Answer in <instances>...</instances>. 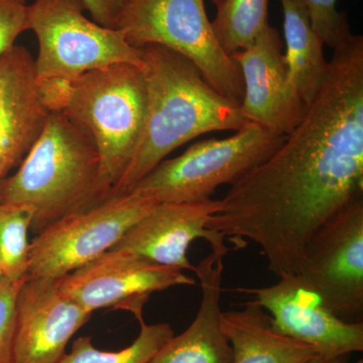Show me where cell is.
Listing matches in <instances>:
<instances>
[{"instance_id": "obj_2", "label": "cell", "mask_w": 363, "mask_h": 363, "mask_svg": "<svg viewBox=\"0 0 363 363\" xmlns=\"http://www.w3.org/2000/svg\"><path fill=\"white\" fill-rule=\"evenodd\" d=\"M147 108L135 155L111 195L130 192L172 152L197 136L238 131L250 121L178 52L157 45L142 48Z\"/></svg>"}, {"instance_id": "obj_18", "label": "cell", "mask_w": 363, "mask_h": 363, "mask_svg": "<svg viewBox=\"0 0 363 363\" xmlns=\"http://www.w3.org/2000/svg\"><path fill=\"white\" fill-rule=\"evenodd\" d=\"M284 14L285 55L291 81L308 107L323 84L328 70L324 43L315 32L303 0H279Z\"/></svg>"}, {"instance_id": "obj_17", "label": "cell", "mask_w": 363, "mask_h": 363, "mask_svg": "<svg viewBox=\"0 0 363 363\" xmlns=\"http://www.w3.org/2000/svg\"><path fill=\"white\" fill-rule=\"evenodd\" d=\"M221 327L233 347V363H307L318 355L311 345L279 333L271 315L253 300L222 312Z\"/></svg>"}, {"instance_id": "obj_24", "label": "cell", "mask_w": 363, "mask_h": 363, "mask_svg": "<svg viewBox=\"0 0 363 363\" xmlns=\"http://www.w3.org/2000/svg\"><path fill=\"white\" fill-rule=\"evenodd\" d=\"M28 13L26 0H0V58L28 30Z\"/></svg>"}, {"instance_id": "obj_21", "label": "cell", "mask_w": 363, "mask_h": 363, "mask_svg": "<svg viewBox=\"0 0 363 363\" xmlns=\"http://www.w3.org/2000/svg\"><path fill=\"white\" fill-rule=\"evenodd\" d=\"M33 211L23 205L0 203V272L13 281L28 279Z\"/></svg>"}, {"instance_id": "obj_25", "label": "cell", "mask_w": 363, "mask_h": 363, "mask_svg": "<svg viewBox=\"0 0 363 363\" xmlns=\"http://www.w3.org/2000/svg\"><path fill=\"white\" fill-rule=\"evenodd\" d=\"M86 11L95 23L116 28L128 0H82Z\"/></svg>"}, {"instance_id": "obj_1", "label": "cell", "mask_w": 363, "mask_h": 363, "mask_svg": "<svg viewBox=\"0 0 363 363\" xmlns=\"http://www.w3.org/2000/svg\"><path fill=\"white\" fill-rule=\"evenodd\" d=\"M363 196V37L333 50L304 118L220 200L207 228L259 245L274 276L298 274L314 233Z\"/></svg>"}, {"instance_id": "obj_4", "label": "cell", "mask_w": 363, "mask_h": 363, "mask_svg": "<svg viewBox=\"0 0 363 363\" xmlns=\"http://www.w3.org/2000/svg\"><path fill=\"white\" fill-rule=\"evenodd\" d=\"M145 108L147 87L140 67L114 64L71 81L61 112L92 136L111 194L135 155Z\"/></svg>"}, {"instance_id": "obj_16", "label": "cell", "mask_w": 363, "mask_h": 363, "mask_svg": "<svg viewBox=\"0 0 363 363\" xmlns=\"http://www.w3.org/2000/svg\"><path fill=\"white\" fill-rule=\"evenodd\" d=\"M212 252L195 267L202 300L194 321L167 341L149 363H233V350L221 327L224 257Z\"/></svg>"}, {"instance_id": "obj_11", "label": "cell", "mask_w": 363, "mask_h": 363, "mask_svg": "<svg viewBox=\"0 0 363 363\" xmlns=\"http://www.w3.org/2000/svg\"><path fill=\"white\" fill-rule=\"evenodd\" d=\"M264 288H238L253 296L279 333L311 345L322 357L350 355L363 350V323H350L327 309L318 294L298 274L279 278Z\"/></svg>"}, {"instance_id": "obj_22", "label": "cell", "mask_w": 363, "mask_h": 363, "mask_svg": "<svg viewBox=\"0 0 363 363\" xmlns=\"http://www.w3.org/2000/svg\"><path fill=\"white\" fill-rule=\"evenodd\" d=\"M315 32L332 50L342 47L352 37L347 16L336 9L337 0H303Z\"/></svg>"}, {"instance_id": "obj_9", "label": "cell", "mask_w": 363, "mask_h": 363, "mask_svg": "<svg viewBox=\"0 0 363 363\" xmlns=\"http://www.w3.org/2000/svg\"><path fill=\"white\" fill-rule=\"evenodd\" d=\"M298 274L336 316L350 323L362 322L363 196L314 233Z\"/></svg>"}, {"instance_id": "obj_8", "label": "cell", "mask_w": 363, "mask_h": 363, "mask_svg": "<svg viewBox=\"0 0 363 363\" xmlns=\"http://www.w3.org/2000/svg\"><path fill=\"white\" fill-rule=\"evenodd\" d=\"M157 204L152 198L128 192L55 222L30 242L28 279H59L84 266L116 247Z\"/></svg>"}, {"instance_id": "obj_19", "label": "cell", "mask_w": 363, "mask_h": 363, "mask_svg": "<svg viewBox=\"0 0 363 363\" xmlns=\"http://www.w3.org/2000/svg\"><path fill=\"white\" fill-rule=\"evenodd\" d=\"M269 0H224L211 21L215 35L227 55L245 50L269 25Z\"/></svg>"}, {"instance_id": "obj_7", "label": "cell", "mask_w": 363, "mask_h": 363, "mask_svg": "<svg viewBox=\"0 0 363 363\" xmlns=\"http://www.w3.org/2000/svg\"><path fill=\"white\" fill-rule=\"evenodd\" d=\"M85 11L82 0H35L28 4V30L39 43L33 58L38 79L74 80L114 64L143 69V50L131 45L123 30L88 18Z\"/></svg>"}, {"instance_id": "obj_12", "label": "cell", "mask_w": 363, "mask_h": 363, "mask_svg": "<svg viewBox=\"0 0 363 363\" xmlns=\"http://www.w3.org/2000/svg\"><path fill=\"white\" fill-rule=\"evenodd\" d=\"M245 85L243 116L262 128L288 135L304 118L308 106L291 81L277 28L267 25L250 47L231 55Z\"/></svg>"}, {"instance_id": "obj_15", "label": "cell", "mask_w": 363, "mask_h": 363, "mask_svg": "<svg viewBox=\"0 0 363 363\" xmlns=\"http://www.w3.org/2000/svg\"><path fill=\"white\" fill-rule=\"evenodd\" d=\"M49 114L33 57L26 48L14 45L0 58V182L20 166Z\"/></svg>"}, {"instance_id": "obj_28", "label": "cell", "mask_w": 363, "mask_h": 363, "mask_svg": "<svg viewBox=\"0 0 363 363\" xmlns=\"http://www.w3.org/2000/svg\"><path fill=\"white\" fill-rule=\"evenodd\" d=\"M2 279V274H1V272H0V279Z\"/></svg>"}, {"instance_id": "obj_20", "label": "cell", "mask_w": 363, "mask_h": 363, "mask_svg": "<svg viewBox=\"0 0 363 363\" xmlns=\"http://www.w3.org/2000/svg\"><path fill=\"white\" fill-rule=\"evenodd\" d=\"M140 324L138 338L123 350H97L89 336H83L74 341L70 352L66 353L59 363H149L175 334L168 323L147 325L143 320Z\"/></svg>"}, {"instance_id": "obj_5", "label": "cell", "mask_w": 363, "mask_h": 363, "mask_svg": "<svg viewBox=\"0 0 363 363\" xmlns=\"http://www.w3.org/2000/svg\"><path fill=\"white\" fill-rule=\"evenodd\" d=\"M286 138L250 121L229 138L196 143L180 156L164 160L130 192L157 203L211 199L219 186L233 185L271 157Z\"/></svg>"}, {"instance_id": "obj_6", "label": "cell", "mask_w": 363, "mask_h": 363, "mask_svg": "<svg viewBox=\"0 0 363 363\" xmlns=\"http://www.w3.org/2000/svg\"><path fill=\"white\" fill-rule=\"evenodd\" d=\"M116 28L138 49L157 45L185 57L217 92L240 106V69L219 44L205 0H128Z\"/></svg>"}, {"instance_id": "obj_3", "label": "cell", "mask_w": 363, "mask_h": 363, "mask_svg": "<svg viewBox=\"0 0 363 363\" xmlns=\"http://www.w3.org/2000/svg\"><path fill=\"white\" fill-rule=\"evenodd\" d=\"M111 196L92 136L62 112H50L18 171L0 182V203L30 208L35 235Z\"/></svg>"}, {"instance_id": "obj_10", "label": "cell", "mask_w": 363, "mask_h": 363, "mask_svg": "<svg viewBox=\"0 0 363 363\" xmlns=\"http://www.w3.org/2000/svg\"><path fill=\"white\" fill-rule=\"evenodd\" d=\"M59 290L88 312L121 309L143 321L152 294L176 286L196 285L182 269L162 266L125 250L111 248L57 279Z\"/></svg>"}, {"instance_id": "obj_26", "label": "cell", "mask_w": 363, "mask_h": 363, "mask_svg": "<svg viewBox=\"0 0 363 363\" xmlns=\"http://www.w3.org/2000/svg\"><path fill=\"white\" fill-rule=\"evenodd\" d=\"M348 360H350V355H341V357H322L317 355L307 363H350ZM354 363H363V360L359 359Z\"/></svg>"}, {"instance_id": "obj_27", "label": "cell", "mask_w": 363, "mask_h": 363, "mask_svg": "<svg viewBox=\"0 0 363 363\" xmlns=\"http://www.w3.org/2000/svg\"><path fill=\"white\" fill-rule=\"evenodd\" d=\"M208 1L212 2V4H214V6H216V7H218L220 6L222 2L224 1V0H208Z\"/></svg>"}, {"instance_id": "obj_13", "label": "cell", "mask_w": 363, "mask_h": 363, "mask_svg": "<svg viewBox=\"0 0 363 363\" xmlns=\"http://www.w3.org/2000/svg\"><path fill=\"white\" fill-rule=\"evenodd\" d=\"M91 317L59 290L57 279H26L16 298L13 363H59Z\"/></svg>"}, {"instance_id": "obj_14", "label": "cell", "mask_w": 363, "mask_h": 363, "mask_svg": "<svg viewBox=\"0 0 363 363\" xmlns=\"http://www.w3.org/2000/svg\"><path fill=\"white\" fill-rule=\"evenodd\" d=\"M220 206V200L187 203H159L128 229L116 243L150 262L182 271H195L188 259L191 243L203 238L212 252H228L225 238L207 228L208 222Z\"/></svg>"}, {"instance_id": "obj_23", "label": "cell", "mask_w": 363, "mask_h": 363, "mask_svg": "<svg viewBox=\"0 0 363 363\" xmlns=\"http://www.w3.org/2000/svg\"><path fill=\"white\" fill-rule=\"evenodd\" d=\"M23 281L0 279V363H13L16 298Z\"/></svg>"}]
</instances>
